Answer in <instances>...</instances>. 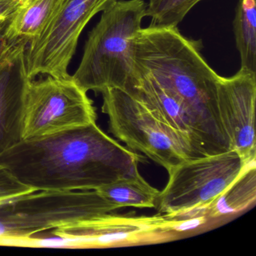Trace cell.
<instances>
[{
  "label": "cell",
  "instance_id": "1",
  "mask_svg": "<svg viewBox=\"0 0 256 256\" xmlns=\"http://www.w3.org/2000/svg\"><path fill=\"white\" fill-rule=\"evenodd\" d=\"M144 158L96 122L26 139L0 155V164L38 190H97L139 173Z\"/></svg>",
  "mask_w": 256,
  "mask_h": 256
},
{
  "label": "cell",
  "instance_id": "2",
  "mask_svg": "<svg viewBox=\"0 0 256 256\" xmlns=\"http://www.w3.org/2000/svg\"><path fill=\"white\" fill-rule=\"evenodd\" d=\"M202 41L176 28L140 29L133 40L134 65L182 104L206 155L230 150L218 107V76L202 56Z\"/></svg>",
  "mask_w": 256,
  "mask_h": 256
},
{
  "label": "cell",
  "instance_id": "3",
  "mask_svg": "<svg viewBox=\"0 0 256 256\" xmlns=\"http://www.w3.org/2000/svg\"><path fill=\"white\" fill-rule=\"evenodd\" d=\"M118 209L97 190L32 192L0 202V240L46 232L72 240L88 223Z\"/></svg>",
  "mask_w": 256,
  "mask_h": 256
},
{
  "label": "cell",
  "instance_id": "4",
  "mask_svg": "<svg viewBox=\"0 0 256 256\" xmlns=\"http://www.w3.org/2000/svg\"><path fill=\"white\" fill-rule=\"evenodd\" d=\"M144 0H116L104 10L88 34L83 56L72 78L86 92L124 88L134 74L133 40L146 13Z\"/></svg>",
  "mask_w": 256,
  "mask_h": 256
},
{
  "label": "cell",
  "instance_id": "5",
  "mask_svg": "<svg viewBox=\"0 0 256 256\" xmlns=\"http://www.w3.org/2000/svg\"><path fill=\"white\" fill-rule=\"evenodd\" d=\"M102 94L109 131L132 150L145 154L168 172L182 162L205 156L185 134L160 120L125 91L109 88Z\"/></svg>",
  "mask_w": 256,
  "mask_h": 256
},
{
  "label": "cell",
  "instance_id": "6",
  "mask_svg": "<svg viewBox=\"0 0 256 256\" xmlns=\"http://www.w3.org/2000/svg\"><path fill=\"white\" fill-rule=\"evenodd\" d=\"M246 164L233 150L182 162L168 172V181L155 208L160 214L173 216L208 206L236 180Z\"/></svg>",
  "mask_w": 256,
  "mask_h": 256
},
{
  "label": "cell",
  "instance_id": "7",
  "mask_svg": "<svg viewBox=\"0 0 256 256\" xmlns=\"http://www.w3.org/2000/svg\"><path fill=\"white\" fill-rule=\"evenodd\" d=\"M88 92L72 76L30 80L25 98L24 140L44 137L96 122Z\"/></svg>",
  "mask_w": 256,
  "mask_h": 256
},
{
  "label": "cell",
  "instance_id": "8",
  "mask_svg": "<svg viewBox=\"0 0 256 256\" xmlns=\"http://www.w3.org/2000/svg\"><path fill=\"white\" fill-rule=\"evenodd\" d=\"M116 0H64L56 16L42 35L25 48L26 72L38 76H70L68 70L79 38L91 19Z\"/></svg>",
  "mask_w": 256,
  "mask_h": 256
},
{
  "label": "cell",
  "instance_id": "9",
  "mask_svg": "<svg viewBox=\"0 0 256 256\" xmlns=\"http://www.w3.org/2000/svg\"><path fill=\"white\" fill-rule=\"evenodd\" d=\"M256 73L240 68L234 76L220 77L218 107L222 124L230 142L246 164L256 160L254 108Z\"/></svg>",
  "mask_w": 256,
  "mask_h": 256
},
{
  "label": "cell",
  "instance_id": "10",
  "mask_svg": "<svg viewBox=\"0 0 256 256\" xmlns=\"http://www.w3.org/2000/svg\"><path fill=\"white\" fill-rule=\"evenodd\" d=\"M20 44L0 65V155L24 140L25 98L30 79Z\"/></svg>",
  "mask_w": 256,
  "mask_h": 256
},
{
  "label": "cell",
  "instance_id": "11",
  "mask_svg": "<svg viewBox=\"0 0 256 256\" xmlns=\"http://www.w3.org/2000/svg\"><path fill=\"white\" fill-rule=\"evenodd\" d=\"M122 90L144 104L160 120L185 134L202 154L208 156L200 146L194 124L184 106L149 74L134 65V77Z\"/></svg>",
  "mask_w": 256,
  "mask_h": 256
},
{
  "label": "cell",
  "instance_id": "12",
  "mask_svg": "<svg viewBox=\"0 0 256 256\" xmlns=\"http://www.w3.org/2000/svg\"><path fill=\"white\" fill-rule=\"evenodd\" d=\"M64 0H28L7 24L6 35L12 42L29 43L40 38L52 23Z\"/></svg>",
  "mask_w": 256,
  "mask_h": 256
},
{
  "label": "cell",
  "instance_id": "13",
  "mask_svg": "<svg viewBox=\"0 0 256 256\" xmlns=\"http://www.w3.org/2000/svg\"><path fill=\"white\" fill-rule=\"evenodd\" d=\"M256 160L247 163L240 174L208 206L205 214L211 220H224L250 208L256 203Z\"/></svg>",
  "mask_w": 256,
  "mask_h": 256
},
{
  "label": "cell",
  "instance_id": "14",
  "mask_svg": "<svg viewBox=\"0 0 256 256\" xmlns=\"http://www.w3.org/2000/svg\"><path fill=\"white\" fill-rule=\"evenodd\" d=\"M97 191L119 208H155L160 190L152 186L140 173L122 178L98 188Z\"/></svg>",
  "mask_w": 256,
  "mask_h": 256
},
{
  "label": "cell",
  "instance_id": "15",
  "mask_svg": "<svg viewBox=\"0 0 256 256\" xmlns=\"http://www.w3.org/2000/svg\"><path fill=\"white\" fill-rule=\"evenodd\" d=\"M241 67L256 73V0H239L233 22Z\"/></svg>",
  "mask_w": 256,
  "mask_h": 256
},
{
  "label": "cell",
  "instance_id": "16",
  "mask_svg": "<svg viewBox=\"0 0 256 256\" xmlns=\"http://www.w3.org/2000/svg\"><path fill=\"white\" fill-rule=\"evenodd\" d=\"M203 0H149L145 16L151 26L176 28L193 7Z\"/></svg>",
  "mask_w": 256,
  "mask_h": 256
},
{
  "label": "cell",
  "instance_id": "17",
  "mask_svg": "<svg viewBox=\"0 0 256 256\" xmlns=\"http://www.w3.org/2000/svg\"><path fill=\"white\" fill-rule=\"evenodd\" d=\"M35 191L20 182L8 169L0 164V202Z\"/></svg>",
  "mask_w": 256,
  "mask_h": 256
},
{
  "label": "cell",
  "instance_id": "18",
  "mask_svg": "<svg viewBox=\"0 0 256 256\" xmlns=\"http://www.w3.org/2000/svg\"><path fill=\"white\" fill-rule=\"evenodd\" d=\"M28 0H0V25L10 22Z\"/></svg>",
  "mask_w": 256,
  "mask_h": 256
},
{
  "label": "cell",
  "instance_id": "19",
  "mask_svg": "<svg viewBox=\"0 0 256 256\" xmlns=\"http://www.w3.org/2000/svg\"><path fill=\"white\" fill-rule=\"evenodd\" d=\"M7 24L0 25V65L14 52L24 42H12L6 35ZM26 44V43H25Z\"/></svg>",
  "mask_w": 256,
  "mask_h": 256
}]
</instances>
